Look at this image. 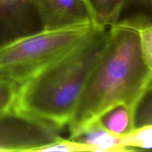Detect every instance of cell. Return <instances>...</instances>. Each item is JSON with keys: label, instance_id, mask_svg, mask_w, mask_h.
<instances>
[{"label": "cell", "instance_id": "cell-14", "mask_svg": "<svg viewBox=\"0 0 152 152\" xmlns=\"http://www.w3.org/2000/svg\"><path fill=\"white\" fill-rule=\"evenodd\" d=\"M38 152H51V151H93V149L89 145L82 142H77L73 140H64L62 137L55 142L48 144L42 148H39Z\"/></svg>", "mask_w": 152, "mask_h": 152}, {"label": "cell", "instance_id": "cell-6", "mask_svg": "<svg viewBox=\"0 0 152 152\" xmlns=\"http://www.w3.org/2000/svg\"><path fill=\"white\" fill-rule=\"evenodd\" d=\"M43 31L94 25L93 16L85 0H32Z\"/></svg>", "mask_w": 152, "mask_h": 152}, {"label": "cell", "instance_id": "cell-9", "mask_svg": "<svg viewBox=\"0 0 152 152\" xmlns=\"http://www.w3.org/2000/svg\"><path fill=\"white\" fill-rule=\"evenodd\" d=\"M96 121L114 134L125 136L134 129L133 111L125 105H118L105 111Z\"/></svg>", "mask_w": 152, "mask_h": 152}, {"label": "cell", "instance_id": "cell-15", "mask_svg": "<svg viewBox=\"0 0 152 152\" xmlns=\"http://www.w3.org/2000/svg\"><path fill=\"white\" fill-rule=\"evenodd\" d=\"M140 40L145 60L152 66V26L139 30Z\"/></svg>", "mask_w": 152, "mask_h": 152}, {"label": "cell", "instance_id": "cell-5", "mask_svg": "<svg viewBox=\"0 0 152 152\" xmlns=\"http://www.w3.org/2000/svg\"><path fill=\"white\" fill-rule=\"evenodd\" d=\"M42 31L32 0H0V48Z\"/></svg>", "mask_w": 152, "mask_h": 152}, {"label": "cell", "instance_id": "cell-11", "mask_svg": "<svg viewBox=\"0 0 152 152\" xmlns=\"http://www.w3.org/2000/svg\"><path fill=\"white\" fill-rule=\"evenodd\" d=\"M122 145L126 151L148 150L152 147V126L137 128L123 137Z\"/></svg>", "mask_w": 152, "mask_h": 152}, {"label": "cell", "instance_id": "cell-12", "mask_svg": "<svg viewBox=\"0 0 152 152\" xmlns=\"http://www.w3.org/2000/svg\"><path fill=\"white\" fill-rule=\"evenodd\" d=\"M19 85L0 76V116L13 109Z\"/></svg>", "mask_w": 152, "mask_h": 152}, {"label": "cell", "instance_id": "cell-1", "mask_svg": "<svg viewBox=\"0 0 152 152\" xmlns=\"http://www.w3.org/2000/svg\"><path fill=\"white\" fill-rule=\"evenodd\" d=\"M152 66L145 60L139 31L123 25L110 26L105 48L91 72L68 123L70 139L118 105L134 111L152 87Z\"/></svg>", "mask_w": 152, "mask_h": 152}, {"label": "cell", "instance_id": "cell-7", "mask_svg": "<svg viewBox=\"0 0 152 152\" xmlns=\"http://www.w3.org/2000/svg\"><path fill=\"white\" fill-rule=\"evenodd\" d=\"M123 137L108 132L96 121L71 140L89 145L93 151H126L122 145Z\"/></svg>", "mask_w": 152, "mask_h": 152}, {"label": "cell", "instance_id": "cell-8", "mask_svg": "<svg viewBox=\"0 0 152 152\" xmlns=\"http://www.w3.org/2000/svg\"><path fill=\"white\" fill-rule=\"evenodd\" d=\"M113 25L140 30L152 26V0H126Z\"/></svg>", "mask_w": 152, "mask_h": 152}, {"label": "cell", "instance_id": "cell-10", "mask_svg": "<svg viewBox=\"0 0 152 152\" xmlns=\"http://www.w3.org/2000/svg\"><path fill=\"white\" fill-rule=\"evenodd\" d=\"M93 16L94 26L114 25L126 0H85Z\"/></svg>", "mask_w": 152, "mask_h": 152}, {"label": "cell", "instance_id": "cell-13", "mask_svg": "<svg viewBox=\"0 0 152 152\" xmlns=\"http://www.w3.org/2000/svg\"><path fill=\"white\" fill-rule=\"evenodd\" d=\"M134 127L151 125V88L145 92L133 111Z\"/></svg>", "mask_w": 152, "mask_h": 152}, {"label": "cell", "instance_id": "cell-2", "mask_svg": "<svg viewBox=\"0 0 152 152\" xmlns=\"http://www.w3.org/2000/svg\"><path fill=\"white\" fill-rule=\"evenodd\" d=\"M109 34L110 27L94 26L66 54L19 85L13 110L59 130L68 125Z\"/></svg>", "mask_w": 152, "mask_h": 152}, {"label": "cell", "instance_id": "cell-4", "mask_svg": "<svg viewBox=\"0 0 152 152\" xmlns=\"http://www.w3.org/2000/svg\"><path fill=\"white\" fill-rule=\"evenodd\" d=\"M60 130L12 110L0 116V151H37L61 137Z\"/></svg>", "mask_w": 152, "mask_h": 152}, {"label": "cell", "instance_id": "cell-3", "mask_svg": "<svg viewBox=\"0 0 152 152\" xmlns=\"http://www.w3.org/2000/svg\"><path fill=\"white\" fill-rule=\"evenodd\" d=\"M94 25L42 31L0 48V76L22 84L69 52Z\"/></svg>", "mask_w": 152, "mask_h": 152}]
</instances>
